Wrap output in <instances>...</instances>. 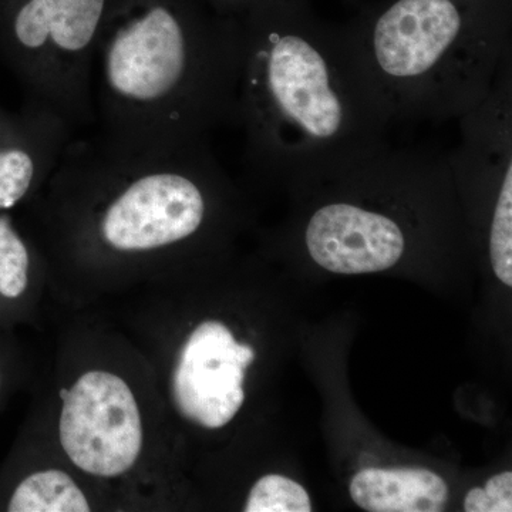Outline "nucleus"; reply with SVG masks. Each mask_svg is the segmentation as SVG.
Masks as SVG:
<instances>
[{
	"instance_id": "12",
	"label": "nucleus",
	"mask_w": 512,
	"mask_h": 512,
	"mask_svg": "<svg viewBox=\"0 0 512 512\" xmlns=\"http://www.w3.org/2000/svg\"><path fill=\"white\" fill-rule=\"evenodd\" d=\"M245 512H311V497L291 478L269 474L256 481Z\"/></svg>"
},
{
	"instance_id": "4",
	"label": "nucleus",
	"mask_w": 512,
	"mask_h": 512,
	"mask_svg": "<svg viewBox=\"0 0 512 512\" xmlns=\"http://www.w3.org/2000/svg\"><path fill=\"white\" fill-rule=\"evenodd\" d=\"M116 0H0V60L25 101L73 130L96 121L93 60Z\"/></svg>"
},
{
	"instance_id": "6",
	"label": "nucleus",
	"mask_w": 512,
	"mask_h": 512,
	"mask_svg": "<svg viewBox=\"0 0 512 512\" xmlns=\"http://www.w3.org/2000/svg\"><path fill=\"white\" fill-rule=\"evenodd\" d=\"M60 443L84 473L117 477L136 464L143 426L136 397L113 373H86L63 397Z\"/></svg>"
},
{
	"instance_id": "8",
	"label": "nucleus",
	"mask_w": 512,
	"mask_h": 512,
	"mask_svg": "<svg viewBox=\"0 0 512 512\" xmlns=\"http://www.w3.org/2000/svg\"><path fill=\"white\" fill-rule=\"evenodd\" d=\"M74 130L46 107L0 106V212L18 207L49 181Z\"/></svg>"
},
{
	"instance_id": "9",
	"label": "nucleus",
	"mask_w": 512,
	"mask_h": 512,
	"mask_svg": "<svg viewBox=\"0 0 512 512\" xmlns=\"http://www.w3.org/2000/svg\"><path fill=\"white\" fill-rule=\"evenodd\" d=\"M350 497L370 512H440L446 481L426 468H365L350 481Z\"/></svg>"
},
{
	"instance_id": "14",
	"label": "nucleus",
	"mask_w": 512,
	"mask_h": 512,
	"mask_svg": "<svg viewBox=\"0 0 512 512\" xmlns=\"http://www.w3.org/2000/svg\"><path fill=\"white\" fill-rule=\"evenodd\" d=\"M211 2L224 15L241 18L249 8L261 0H211Z\"/></svg>"
},
{
	"instance_id": "3",
	"label": "nucleus",
	"mask_w": 512,
	"mask_h": 512,
	"mask_svg": "<svg viewBox=\"0 0 512 512\" xmlns=\"http://www.w3.org/2000/svg\"><path fill=\"white\" fill-rule=\"evenodd\" d=\"M346 33L389 126L460 119L512 57L501 0H394Z\"/></svg>"
},
{
	"instance_id": "15",
	"label": "nucleus",
	"mask_w": 512,
	"mask_h": 512,
	"mask_svg": "<svg viewBox=\"0 0 512 512\" xmlns=\"http://www.w3.org/2000/svg\"><path fill=\"white\" fill-rule=\"evenodd\" d=\"M2 386H3V373H2V369H0V392H2Z\"/></svg>"
},
{
	"instance_id": "7",
	"label": "nucleus",
	"mask_w": 512,
	"mask_h": 512,
	"mask_svg": "<svg viewBox=\"0 0 512 512\" xmlns=\"http://www.w3.org/2000/svg\"><path fill=\"white\" fill-rule=\"evenodd\" d=\"M255 359L224 323H201L181 350L173 376V396L185 419L205 429H221L245 402V369Z\"/></svg>"
},
{
	"instance_id": "2",
	"label": "nucleus",
	"mask_w": 512,
	"mask_h": 512,
	"mask_svg": "<svg viewBox=\"0 0 512 512\" xmlns=\"http://www.w3.org/2000/svg\"><path fill=\"white\" fill-rule=\"evenodd\" d=\"M241 19L211 0H116L93 60L101 134L184 147L237 126Z\"/></svg>"
},
{
	"instance_id": "11",
	"label": "nucleus",
	"mask_w": 512,
	"mask_h": 512,
	"mask_svg": "<svg viewBox=\"0 0 512 512\" xmlns=\"http://www.w3.org/2000/svg\"><path fill=\"white\" fill-rule=\"evenodd\" d=\"M32 255L8 212H0V299L18 301L29 286Z\"/></svg>"
},
{
	"instance_id": "1",
	"label": "nucleus",
	"mask_w": 512,
	"mask_h": 512,
	"mask_svg": "<svg viewBox=\"0 0 512 512\" xmlns=\"http://www.w3.org/2000/svg\"><path fill=\"white\" fill-rule=\"evenodd\" d=\"M239 19L245 165L299 184L386 141L389 123L348 33L318 25L292 0H261Z\"/></svg>"
},
{
	"instance_id": "10",
	"label": "nucleus",
	"mask_w": 512,
	"mask_h": 512,
	"mask_svg": "<svg viewBox=\"0 0 512 512\" xmlns=\"http://www.w3.org/2000/svg\"><path fill=\"white\" fill-rule=\"evenodd\" d=\"M9 512H89L86 495L72 477L59 470L37 471L23 478L10 494Z\"/></svg>"
},
{
	"instance_id": "5",
	"label": "nucleus",
	"mask_w": 512,
	"mask_h": 512,
	"mask_svg": "<svg viewBox=\"0 0 512 512\" xmlns=\"http://www.w3.org/2000/svg\"><path fill=\"white\" fill-rule=\"evenodd\" d=\"M396 158L397 148L376 150L377 207L370 197L362 156L308 180L332 191L312 208L303 225V247L320 268L333 274H373L402 261L409 237L404 222L384 205Z\"/></svg>"
},
{
	"instance_id": "13",
	"label": "nucleus",
	"mask_w": 512,
	"mask_h": 512,
	"mask_svg": "<svg viewBox=\"0 0 512 512\" xmlns=\"http://www.w3.org/2000/svg\"><path fill=\"white\" fill-rule=\"evenodd\" d=\"M467 512H511L512 473L504 471L487 481L484 488L476 487L468 491L464 500Z\"/></svg>"
}]
</instances>
